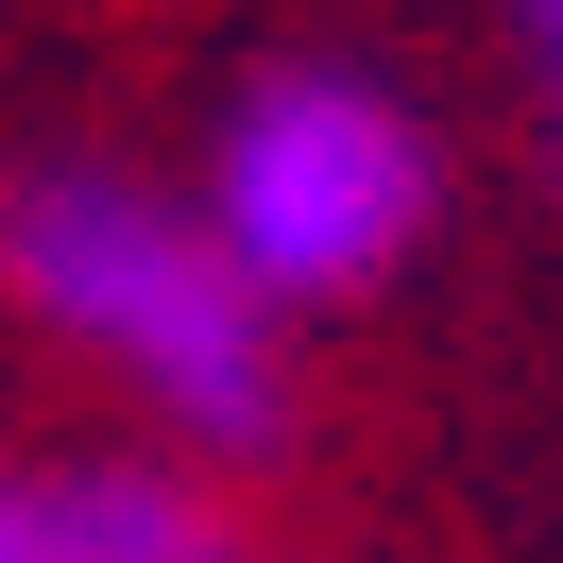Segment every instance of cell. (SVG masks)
Returning a JSON list of instances; mask_svg holds the SVG:
<instances>
[{"mask_svg": "<svg viewBox=\"0 0 563 563\" xmlns=\"http://www.w3.org/2000/svg\"><path fill=\"white\" fill-rule=\"evenodd\" d=\"M0 308L69 342L154 444L256 461L290 427V308L222 256L206 188H154L120 154H52L0 188Z\"/></svg>", "mask_w": 563, "mask_h": 563, "instance_id": "cell-1", "label": "cell"}, {"mask_svg": "<svg viewBox=\"0 0 563 563\" xmlns=\"http://www.w3.org/2000/svg\"><path fill=\"white\" fill-rule=\"evenodd\" d=\"M188 188H206L222 256H240L290 324H324V308H376V290L427 256V222H444V137H427V103L393 69L290 52V69L222 86Z\"/></svg>", "mask_w": 563, "mask_h": 563, "instance_id": "cell-2", "label": "cell"}, {"mask_svg": "<svg viewBox=\"0 0 563 563\" xmlns=\"http://www.w3.org/2000/svg\"><path fill=\"white\" fill-rule=\"evenodd\" d=\"M0 563H256L188 444H0Z\"/></svg>", "mask_w": 563, "mask_h": 563, "instance_id": "cell-3", "label": "cell"}, {"mask_svg": "<svg viewBox=\"0 0 563 563\" xmlns=\"http://www.w3.org/2000/svg\"><path fill=\"white\" fill-rule=\"evenodd\" d=\"M495 18H512V52H529V86H547V103H563V0H495Z\"/></svg>", "mask_w": 563, "mask_h": 563, "instance_id": "cell-4", "label": "cell"}, {"mask_svg": "<svg viewBox=\"0 0 563 563\" xmlns=\"http://www.w3.org/2000/svg\"><path fill=\"white\" fill-rule=\"evenodd\" d=\"M547 154H563V103H547Z\"/></svg>", "mask_w": 563, "mask_h": 563, "instance_id": "cell-5", "label": "cell"}]
</instances>
